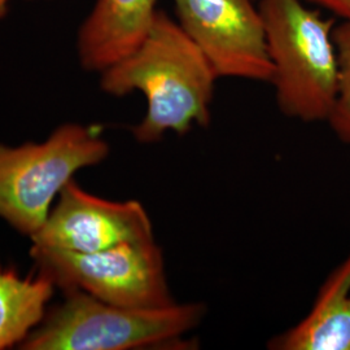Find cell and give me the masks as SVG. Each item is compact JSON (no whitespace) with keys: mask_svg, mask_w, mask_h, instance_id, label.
<instances>
[{"mask_svg":"<svg viewBox=\"0 0 350 350\" xmlns=\"http://www.w3.org/2000/svg\"><path fill=\"white\" fill-rule=\"evenodd\" d=\"M219 77L178 21L159 10L147 37L135 50L100 73V88L112 96L139 91L147 111L133 135L152 144L167 133L186 135L212 122L215 81Z\"/></svg>","mask_w":350,"mask_h":350,"instance_id":"6da1fadb","label":"cell"},{"mask_svg":"<svg viewBox=\"0 0 350 350\" xmlns=\"http://www.w3.org/2000/svg\"><path fill=\"white\" fill-rule=\"evenodd\" d=\"M276 105L301 122L328 121L338 90L335 20L301 0H261Z\"/></svg>","mask_w":350,"mask_h":350,"instance_id":"7a4b0ae2","label":"cell"},{"mask_svg":"<svg viewBox=\"0 0 350 350\" xmlns=\"http://www.w3.org/2000/svg\"><path fill=\"white\" fill-rule=\"evenodd\" d=\"M204 302H175L159 309H130L81 291L65 292L63 304L21 344L25 350H131L189 344L183 338L206 317Z\"/></svg>","mask_w":350,"mask_h":350,"instance_id":"3957f363","label":"cell"},{"mask_svg":"<svg viewBox=\"0 0 350 350\" xmlns=\"http://www.w3.org/2000/svg\"><path fill=\"white\" fill-rule=\"evenodd\" d=\"M108 154L100 129L78 124L57 127L43 143L0 144V218L31 238L75 173Z\"/></svg>","mask_w":350,"mask_h":350,"instance_id":"277c9868","label":"cell"},{"mask_svg":"<svg viewBox=\"0 0 350 350\" xmlns=\"http://www.w3.org/2000/svg\"><path fill=\"white\" fill-rule=\"evenodd\" d=\"M38 273L64 292L81 291L130 309H159L175 304L163 250L154 239L127 241L92 253L31 247Z\"/></svg>","mask_w":350,"mask_h":350,"instance_id":"5b68a950","label":"cell"},{"mask_svg":"<svg viewBox=\"0 0 350 350\" xmlns=\"http://www.w3.org/2000/svg\"><path fill=\"white\" fill-rule=\"evenodd\" d=\"M175 20L219 78L270 83L265 25L253 0H173Z\"/></svg>","mask_w":350,"mask_h":350,"instance_id":"8992f818","label":"cell"},{"mask_svg":"<svg viewBox=\"0 0 350 350\" xmlns=\"http://www.w3.org/2000/svg\"><path fill=\"white\" fill-rule=\"evenodd\" d=\"M150 239H154L153 226L139 201L101 199L72 179L31 241L39 248L92 253Z\"/></svg>","mask_w":350,"mask_h":350,"instance_id":"52a82bcc","label":"cell"},{"mask_svg":"<svg viewBox=\"0 0 350 350\" xmlns=\"http://www.w3.org/2000/svg\"><path fill=\"white\" fill-rule=\"evenodd\" d=\"M159 0H96L77 34L83 69L101 73L138 47L159 12Z\"/></svg>","mask_w":350,"mask_h":350,"instance_id":"ba28073f","label":"cell"},{"mask_svg":"<svg viewBox=\"0 0 350 350\" xmlns=\"http://www.w3.org/2000/svg\"><path fill=\"white\" fill-rule=\"evenodd\" d=\"M270 350H350V253L329 273L300 322L267 341Z\"/></svg>","mask_w":350,"mask_h":350,"instance_id":"9c48e42d","label":"cell"},{"mask_svg":"<svg viewBox=\"0 0 350 350\" xmlns=\"http://www.w3.org/2000/svg\"><path fill=\"white\" fill-rule=\"evenodd\" d=\"M56 286L46 276L0 270V350L23 344L46 317Z\"/></svg>","mask_w":350,"mask_h":350,"instance_id":"30bf717a","label":"cell"},{"mask_svg":"<svg viewBox=\"0 0 350 350\" xmlns=\"http://www.w3.org/2000/svg\"><path fill=\"white\" fill-rule=\"evenodd\" d=\"M338 57V90L328 125L342 143L350 144V18L334 29Z\"/></svg>","mask_w":350,"mask_h":350,"instance_id":"8fae6325","label":"cell"},{"mask_svg":"<svg viewBox=\"0 0 350 350\" xmlns=\"http://www.w3.org/2000/svg\"><path fill=\"white\" fill-rule=\"evenodd\" d=\"M308 1L335 13L342 20L350 18V0H308Z\"/></svg>","mask_w":350,"mask_h":350,"instance_id":"7c38bea8","label":"cell"},{"mask_svg":"<svg viewBox=\"0 0 350 350\" xmlns=\"http://www.w3.org/2000/svg\"><path fill=\"white\" fill-rule=\"evenodd\" d=\"M11 0H0V20L8 12V4Z\"/></svg>","mask_w":350,"mask_h":350,"instance_id":"4fadbf2b","label":"cell"}]
</instances>
